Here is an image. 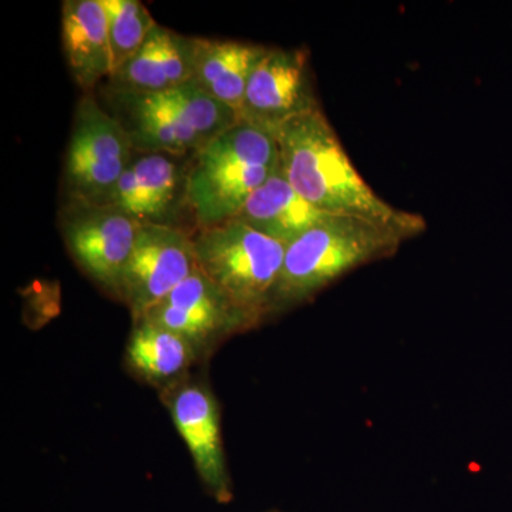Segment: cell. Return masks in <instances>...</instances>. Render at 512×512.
<instances>
[{"label":"cell","mask_w":512,"mask_h":512,"mask_svg":"<svg viewBox=\"0 0 512 512\" xmlns=\"http://www.w3.org/2000/svg\"><path fill=\"white\" fill-rule=\"evenodd\" d=\"M318 107L306 50L268 49L249 77L241 121L275 137L286 121Z\"/></svg>","instance_id":"ba28073f"},{"label":"cell","mask_w":512,"mask_h":512,"mask_svg":"<svg viewBox=\"0 0 512 512\" xmlns=\"http://www.w3.org/2000/svg\"><path fill=\"white\" fill-rule=\"evenodd\" d=\"M177 165L164 154H148L121 175L111 205L137 222H154L165 214L177 190Z\"/></svg>","instance_id":"5bb4252c"},{"label":"cell","mask_w":512,"mask_h":512,"mask_svg":"<svg viewBox=\"0 0 512 512\" xmlns=\"http://www.w3.org/2000/svg\"><path fill=\"white\" fill-rule=\"evenodd\" d=\"M197 268L191 235L160 222H140L124 269L120 301L136 323Z\"/></svg>","instance_id":"5b68a950"},{"label":"cell","mask_w":512,"mask_h":512,"mask_svg":"<svg viewBox=\"0 0 512 512\" xmlns=\"http://www.w3.org/2000/svg\"><path fill=\"white\" fill-rule=\"evenodd\" d=\"M138 225L140 222L114 205L77 204L72 217L64 222V241L76 264L100 288L119 299Z\"/></svg>","instance_id":"8992f818"},{"label":"cell","mask_w":512,"mask_h":512,"mask_svg":"<svg viewBox=\"0 0 512 512\" xmlns=\"http://www.w3.org/2000/svg\"><path fill=\"white\" fill-rule=\"evenodd\" d=\"M141 320L177 333L194 345L200 355L220 340L252 328L200 268Z\"/></svg>","instance_id":"9c48e42d"},{"label":"cell","mask_w":512,"mask_h":512,"mask_svg":"<svg viewBox=\"0 0 512 512\" xmlns=\"http://www.w3.org/2000/svg\"><path fill=\"white\" fill-rule=\"evenodd\" d=\"M62 35L67 63L80 87L90 89L111 76L109 28L100 0H66Z\"/></svg>","instance_id":"7c38bea8"},{"label":"cell","mask_w":512,"mask_h":512,"mask_svg":"<svg viewBox=\"0 0 512 512\" xmlns=\"http://www.w3.org/2000/svg\"><path fill=\"white\" fill-rule=\"evenodd\" d=\"M200 356L187 339L148 320L134 323L126 348L130 372L164 392L184 380Z\"/></svg>","instance_id":"4fadbf2b"},{"label":"cell","mask_w":512,"mask_h":512,"mask_svg":"<svg viewBox=\"0 0 512 512\" xmlns=\"http://www.w3.org/2000/svg\"><path fill=\"white\" fill-rule=\"evenodd\" d=\"M100 3L109 28L113 76L143 47L157 23L137 0H100Z\"/></svg>","instance_id":"e0dca14e"},{"label":"cell","mask_w":512,"mask_h":512,"mask_svg":"<svg viewBox=\"0 0 512 512\" xmlns=\"http://www.w3.org/2000/svg\"><path fill=\"white\" fill-rule=\"evenodd\" d=\"M160 28L157 25L136 55L111 76L123 92L157 94L170 90L161 63Z\"/></svg>","instance_id":"d6986e66"},{"label":"cell","mask_w":512,"mask_h":512,"mask_svg":"<svg viewBox=\"0 0 512 512\" xmlns=\"http://www.w3.org/2000/svg\"><path fill=\"white\" fill-rule=\"evenodd\" d=\"M160 56L170 89L192 79L190 39L160 28Z\"/></svg>","instance_id":"ffe728a7"},{"label":"cell","mask_w":512,"mask_h":512,"mask_svg":"<svg viewBox=\"0 0 512 512\" xmlns=\"http://www.w3.org/2000/svg\"><path fill=\"white\" fill-rule=\"evenodd\" d=\"M275 140L286 181L319 210L365 218L407 239L427 228L421 215L394 208L363 180L320 107L286 121Z\"/></svg>","instance_id":"6da1fadb"},{"label":"cell","mask_w":512,"mask_h":512,"mask_svg":"<svg viewBox=\"0 0 512 512\" xmlns=\"http://www.w3.org/2000/svg\"><path fill=\"white\" fill-rule=\"evenodd\" d=\"M202 274L256 328L268 318L286 245L238 220L200 228L191 235Z\"/></svg>","instance_id":"3957f363"},{"label":"cell","mask_w":512,"mask_h":512,"mask_svg":"<svg viewBox=\"0 0 512 512\" xmlns=\"http://www.w3.org/2000/svg\"><path fill=\"white\" fill-rule=\"evenodd\" d=\"M330 215L336 214L319 210L293 190L278 165L271 177L249 197L234 220L289 245Z\"/></svg>","instance_id":"8fae6325"},{"label":"cell","mask_w":512,"mask_h":512,"mask_svg":"<svg viewBox=\"0 0 512 512\" xmlns=\"http://www.w3.org/2000/svg\"><path fill=\"white\" fill-rule=\"evenodd\" d=\"M126 128L92 97H84L74 116L66 158V183L80 205H111L121 175L131 165Z\"/></svg>","instance_id":"277c9868"},{"label":"cell","mask_w":512,"mask_h":512,"mask_svg":"<svg viewBox=\"0 0 512 512\" xmlns=\"http://www.w3.org/2000/svg\"><path fill=\"white\" fill-rule=\"evenodd\" d=\"M276 167L210 164L195 160L187 175L185 192L201 228L234 220L249 197L271 177Z\"/></svg>","instance_id":"30bf717a"},{"label":"cell","mask_w":512,"mask_h":512,"mask_svg":"<svg viewBox=\"0 0 512 512\" xmlns=\"http://www.w3.org/2000/svg\"><path fill=\"white\" fill-rule=\"evenodd\" d=\"M154 96L181 123L200 134L205 144L239 121L234 111L192 80Z\"/></svg>","instance_id":"2e32d148"},{"label":"cell","mask_w":512,"mask_h":512,"mask_svg":"<svg viewBox=\"0 0 512 512\" xmlns=\"http://www.w3.org/2000/svg\"><path fill=\"white\" fill-rule=\"evenodd\" d=\"M192 82L205 92L235 64L254 55L262 46L222 40L190 39Z\"/></svg>","instance_id":"ac0fdd59"},{"label":"cell","mask_w":512,"mask_h":512,"mask_svg":"<svg viewBox=\"0 0 512 512\" xmlns=\"http://www.w3.org/2000/svg\"><path fill=\"white\" fill-rule=\"evenodd\" d=\"M164 394L175 429L190 450L201 483L218 503H229L234 494L222 441L220 406L210 387L185 377Z\"/></svg>","instance_id":"52a82bcc"},{"label":"cell","mask_w":512,"mask_h":512,"mask_svg":"<svg viewBox=\"0 0 512 512\" xmlns=\"http://www.w3.org/2000/svg\"><path fill=\"white\" fill-rule=\"evenodd\" d=\"M406 237L352 215H330L286 245L284 265L271 298L269 316L311 301L343 275L396 254Z\"/></svg>","instance_id":"7a4b0ae2"},{"label":"cell","mask_w":512,"mask_h":512,"mask_svg":"<svg viewBox=\"0 0 512 512\" xmlns=\"http://www.w3.org/2000/svg\"><path fill=\"white\" fill-rule=\"evenodd\" d=\"M130 107L131 130H126L133 147L150 154H183L204 146L200 134L185 126L171 111L165 109L154 94L124 92Z\"/></svg>","instance_id":"9a60e30c"}]
</instances>
